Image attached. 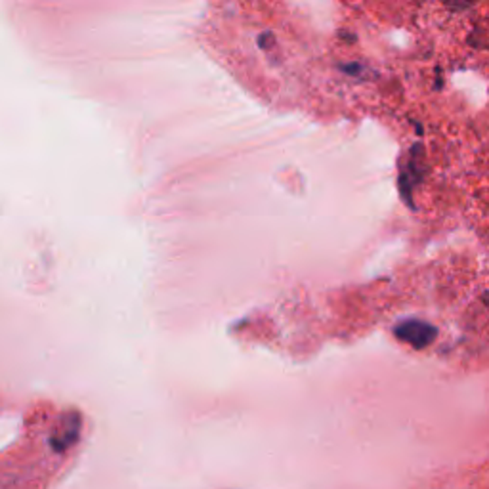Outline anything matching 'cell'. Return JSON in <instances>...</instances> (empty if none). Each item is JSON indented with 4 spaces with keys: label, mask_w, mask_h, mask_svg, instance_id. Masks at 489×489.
Segmentation results:
<instances>
[{
    "label": "cell",
    "mask_w": 489,
    "mask_h": 489,
    "mask_svg": "<svg viewBox=\"0 0 489 489\" xmlns=\"http://www.w3.org/2000/svg\"><path fill=\"white\" fill-rule=\"evenodd\" d=\"M80 436V418L79 415L67 417L61 427L50 436V447L54 449V453H63L70 447H73Z\"/></svg>",
    "instance_id": "2"
},
{
    "label": "cell",
    "mask_w": 489,
    "mask_h": 489,
    "mask_svg": "<svg viewBox=\"0 0 489 489\" xmlns=\"http://www.w3.org/2000/svg\"><path fill=\"white\" fill-rule=\"evenodd\" d=\"M396 336L400 341L408 343L415 348H427L436 339V327L425 324V322H406L396 327Z\"/></svg>",
    "instance_id": "1"
}]
</instances>
